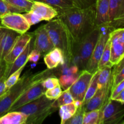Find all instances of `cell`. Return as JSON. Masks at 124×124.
Returning <instances> with one entry per match:
<instances>
[{"instance_id":"cell-1","label":"cell","mask_w":124,"mask_h":124,"mask_svg":"<svg viewBox=\"0 0 124 124\" xmlns=\"http://www.w3.org/2000/svg\"><path fill=\"white\" fill-rule=\"evenodd\" d=\"M95 6L87 8L74 7L58 13L57 18L67 27L75 46L79 43L97 27Z\"/></svg>"},{"instance_id":"cell-2","label":"cell","mask_w":124,"mask_h":124,"mask_svg":"<svg viewBox=\"0 0 124 124\" xmlns=\"http://www.w3.org/2000/svg\"><path fill=\"white\" fill-rule=\"evenodd\" d=\"M52 75L53 72L50 71V69L36 73H33L30 71H26L22 77L19 78L16 83L0 98V117L9 111L12 104L28 87Z\"/></svg>"},{"instance_id":"cell-3","label":"cell","mask_w":124,"mask_h":124,"mask_svg":"<svg viewBox=\"0 0 124 124\" xmlns=\"http://www.w3.org/2000/svg\"><path fill=\"white\" fill-rule=\"evenodd\" d=\"M44 25L54 47L59 48L62 52L65 61L71 64L75 44L65 24L57 18L49 21Z\"/></svg>"},{"instance_id":"cell-4","label":"cell","mask_w":124,"mask_h":124,"mask_svg":"<svg viewBox=\"0 0 124 124\" xmlns=\"http://www.w3.org/2000/svg\"><path fill=\"white\" fill-rule=\"evenodd\" d=\"M54 100L48 99L43 94L14 111L24 113L27 116L25 124H40L57 110L58 108L53 105Z\"/></svg>"},{"instance_id":"cell-5","label":"cell","mask_w":124,"mask_h":124,"mask_svg":"<svg viewBox=\"0 0 124 124\" xmlns=\"http://www.w3.org/2000/svg\"><path fill=\"white\" fill-rule=\"evenodd\" d=\"M101 31V27H96L83 40L74 47L71 64L77 67L80 71L85 69L99 38Z\"/></svg>"},{"instance_id":"cell-6","label":"cell","mask_w":124,"mask_h":124,"mask_svg":"<svg viewBox=\"0 0 124 124\" xmlns=\"http://www.w3.org/2000/svg\"><path fill=\"white\" fill-rule=\"evenodd\" d=\"M124 116V104L110 99L100 110L99 124H120Z\"/></svg>"},{"instance_id":"cell-7","label":"cell","mask_w":124,"mask_h":124,"mask_svg":"<svg viewBox=\"0 0 124 124\" xmlns=\"http://www.w3.org/2000/svg\"><path fill=\"white\" fill-rule=\"evenodd\" d=\"M114 29H115L108 24L101 26L100 35L85 70L93 74L98 70V63L101 58L107 41L109 38L110 31Z\"/></svg>"},{"instance_id":"cell-8","label":"cell","mask_w":124,"mask_h":124,"mask_svg":"<svg viewBox=\"0 0 124 124\" xmlns=\"http://www.w3.org/2000/svg\"><path fill=\"white\" fill-rule=\"evenodd\" d=\"M2 27L14 30L21 35L25 33L30 28L24 16L20 13H9L0 17Z\"/></svg>"},{"instance_id":"cell-9","label":"cell","mask_w":124,"mask_h":124,"mask_svg":"<svg viewBox=\"0 0 124 124\" xmlns=\"http://www.w3.org/2000/svg\"><path fill=\"white\" fill-rule=\"evenodd\" d=\"M93 75V73L87 70H82L76 81L69 87L75 101L82 102Z\"/></svg>"},{"instance_id":"cell-10","label":"cell","mask_w":124,"mask_h":124,"mask_svg":"<svg viewBox=\"0 0 124 124\" xmlns=\"http://www.w3.org/2000/svg\"><path fill=\"white\" fill-rule=\"evenodd\" d=\"M42 80L38 81L28 87L12 104L8 111H14L17 108L27 104L44 94L46 90L42 85Z\"/></svg>"},{"instance_id":"cell-11","label":"cell","mask_w":124,"mask_h":124,"mask_svg":"<svg viewBox=\"0 0 124 124\" xmlns=\"http://www.w3.org/2000/svg\"><path fill=\"white\" fill-rule=\"evenodd\" d=\"M33 36V49L38 51L41 54L45 55L54 48L44 25L34 31Z\"/></svg>"},{"instance_id":"cell-12","label":"cell","mask_w":124,"mask_h":124,"mask_svg":"<svg viewBox=\"0 0 124 124\" xmlns=\"http://www.w3.org/2000/svg\"><path fill=\"white\" fill-rule=\"evenodd\" d=\"M32 36L33 33H25L23 35H21L10 52L4 58L3 61L4 62L6 66L11 65L15 59L23 52L27 45L31 40Z\"/></svg>"},{"instance_id":"cell-13","label":"cell","mask_w":124,"mask_h":124,"mask_svg":"<svg viewBox=\"0 0 124 124\" xmlns=\"http://www.w3.org/2000/svg\"><path fill=\"white\" fill-rule=\"evenodd\" d=\"M33 39L34 36L33 33V36L31 40L27 45L23 52L15 59L14 61L11 65H8V66L6 65L4 74V76L6 79L8 76L19 70V69L24 67L26 63L28 62V56H29V53L31 52V50L33 49Z\"/></svg>"},{"instance_id":"cell-14","label":"cell","mask_w":124,"mask_h":124,"mask_svg":"<svg viewBox=\"0 0 124 124\" xmlns=\"http://www.w3.org/2000/svg\"><path fill=\"white\" fill-rule=\"evenodd\" d=\"M30 11L36 13L42 21L52 20L58 16V12L55 8L49 5L39 1H34Z\"/></svg>"},{"instance_id":"cell-15","label":"cell","mask_w":124,"mask_h":124,"mask_svg":"<svg viewBox=\"0 0 124 124\" xmlns=\"http://www.w3.org/2000/svg\"><path fill=\"white\" fill-rule=\"evenodd\" d=\"M21 34L14 30L6 29L2 38L1 44V52H0V59L3 61L4 58L10 52L11 48L15 44Z\"/></svg>"},{"instance_id":"cell-16","label":"cell","mask_w":124,"mask_h":124,"mask_svg":"<svg viewBox=\"0 0 124 124\" xmlns=\"http://www.w3.org/2000/svg\"><path fill=\"white\" fill-rule=\"evenodd\" d=\"M110 0H97L95 6L96 24L101 27L108 24V9Z\"/></svg>"},{"instance_id":"cell-17","label":"cell","mask_w":124,"mask_h":124,"mask_svg":"<svg viewBox=\"0 0 124 124\" xmlns=\"http://www.w3.org/2000/svg\"><path fill=\"white\" fill-rule=\"evenodd\" d=\"M44 61L47 69L50 70L56 68L59 64L63 65L65 63L62 52L56 47H54L45 54Z\"/></svg>"},{"instance_id":"cell-18","label":"cell","mask_w":124,"mask_h":124,"mask_svg":"<svg viewBox=\"0 0 124 124\" xmlns=\"http://www.w3.org/2000/svg\"><path fill=\"white\" fill-rule=\"evenodd\" d=\"M27 116L18 111H8L0 117V124H25Z\"/></svg>"},{"instance_id":"cell-19","label":"cell","mask_w":124,"mask_h":124,"mask_svg":"<svg viewBox=\"0 0 124 124\" xmlns=\"http://www.w3.org/2000/svg\"><path fill=\"white\" fill-rule=\"evenodd\" d=\"M111 41V40H110ZM124 44L111 41V53L110 62L112 65L118 64L124 59Z\"/></svg>"},{"instance_id":"cell-20","label":"cell","mask_w":124,"mask_h":124,"mask_svg":"<svg viewBox=\"0 0 124 124\" xmlns=\"http://www.w3.org/2000/svg\"><path fill=\"white\" fill-rule=\"evenodd\" d=\"M113 67L111 65H107L99 69L98 78V88L105 87L113 79Z\"/></svg>"},{"instance_id":"cell-21","label":"cell","mask_w":124,"mask_h":124,"mask_svg":"<svg viewBox=\"0 0 124 124\" xmlns=\"http://www.w3.org/2000/svg\"><path fill=\"white\" fill-rule=\"evenodd\" d=\"M39 1L52 6L57 10L58 13L75 7L71 0H33Z\"/></svg>"},{"instance_id":"cell-22","label":"cell","mask_w":124,"mask_h":124,"mask_svg":"<svg viewBox=\"0 0 124 124\" xmlns=\"http://www.w3.org/2000/svg\"><path fill=\"white\" fill-rule=\"evenodd\" d=\"M59 116L61 117V124H64L70 118L77 110L78 107L75 102L65 104L59 107Z\"/></svg>"},{"instance_id":"cell-23","label":"cell","mask_w":124,"mask_h":124,"mask_svg":"<svg viewBox=\"0 0 124 124\" xmlns=\"http://www.w3.org/2000/svg\"><path fill=\"white\" fill-rule=\"evenodd\" d=\"M98 74H99V70H98L95 73H93V77L91 79L90 83L88 85V87L87 88V90L86 92L84 98V100L81 105H84L96 92L97 90H98Z\"/></svg>"},{"instance_id":"cell-24","label":"cell","mask_w":124,"mask_h":124,"mask_svg":"<svg viewBox=\"0 0 124 124\" xmlns=\"http://www.w3.org/2000/svg\"><path fill=\"white\" fill-rule=\"evenodd\" d=\"M114 69L112 70L113 87H115L118 84L124 80V59L118 64L113 65Z\"/></svg>"},{"instance_id":"cell-25","label":"cell","mask_w":124,"mask_h":124,"mask_svg":"<svg viewBox=\"0 0 124 124\" xmlns=\"http://www.w3.org/2000/svg\"><path fill=\"white\" fill-rule=\"evenodd\" d=\"M110 53H111V41H110V39L109 38L108 41H107L105 48L103 51L102 54L101 58L99 63H98V70L102 69L105 65H111L110 62Z\"/></svg>"},{"instance_id":"cell-26","label":"cell","mask_w":124,"mask_h":124,"mask_svg":"<svg viewBox=\"0 0 124 124\" xmlns=\"http://www.w3.org/2000/svg\"><path fill=\"white\" fill-rule=\"evenodd\" d=\"M74 101H75L73 98L72 94L69 90V88H67L64 92L62 91L61 95L54 100L53 105L56 107L59 108L61 105L70 104V103L73 102Z\"/></svg>"},{"instance_id":"cell-27","label":"cell","mask_w":124,"mask_h":124,"mask_svg":"<svg viewBox=\"0 0 124 124\" xmlns=\"http://www.w3.org/2000/svg\"><path fill=\"white\" fill-rule=\"evenodd\" d=\"M100 110H94L85 112L82 124H99Z\"/></svg>"},{"instance_id":"cell-28","label":"cell","mask_w":124,"mask_h":124,"mask_svg":"<svg viewBox=\"0 0 124 124\" xmlns=\"http://www.w3.org/2000/svg\"><path fill=\"white\" fill-rule=\"evenodd\" d=\"M16 8H19L24 12H29L31 10L34 1L33 0H4Z\"/></svg>"},{"instance_id":"cell-29","label":"cell","mask_w":124,"mask_h":124,"mask_svg":"<svg viewBox=\"0 0 124 124\" xmlns=\"http://www.w3.org/2000/svg\"><path fill=\"white\" fill-rule=\"evenodd\" d=\"M84 109L83 105L78 107L75 113L65 122V124H82L83 117L84 115Z\"/></svg>"},{"instance_id":"cell-30","label":"cell","mask_w":124,"mask_h":124,"mask_svg":"<svg viewBox=\"0 0 124 124\" xmlns=\"http://www.w3.org/2000/svg\"><path fill=\"white\" fill-rule=\"evenodd\" d=\"M9 13H24L19 8H16L4 0H0V15L1 16Z\"/></svg>"},{"instance_id":"cell-31","label":"cell","mask_w":124,"mask_h":124,"mask_svg":"<svg viewBox=\"0 0 124 124\" xmlns=\"http://www.w3.org/2000/svg\"><path fill=\"white\" fill-rule=\"evenodd\" d=\"M119 13V4L117 0L109 1L108 24L117 19Z\"/></svg>"},{"instance_id":"cell-32","label":"cell","mask_w":124,"mask_h":124,"mask_svg":"<svg viewBox=\"0 0 124 124\" xmlns=\"http://www.w3.org/2000/svg\"><path fill=\"white\" fill-rule=\"evenodd\" d=\"M24 67H22L19 69V70L16 71L12 75H10L7 78V79L5 81V84H6V87L7 90H8L10 88L12 87L13 85L15 84L18 81V79L20 78V75L21 74L22 71H23Z\"/></svg>"},{"instance_id":"cell-33","label":"cell","mask_w":124,"mask_h":124,"mask_svg":"<svg viewBox=\"0 0 124 124\" xmlns=\"http://www.w3.org/2000/svg\"><path fill=\"white\" fill-rule=\"evenodd\" d=\"M62 92V90L61 87V85L59 84L54 88L46 90L45 91L44 95L50 99H56L61 95Z\"/></svg>"},{"instance_id":"cell-34","label":"cell","mask_w":124,"mask_h":124,"mask_svg":"<svg viewBox=\"0 0 124 124\" xmlns=\"http://www.w3.org/2000/svg\"><path fill=\"white\" fill-rule=\"evenodd\" d=\"M22 14L24 16L25 20L27 21V22L29 23L30 26L34 25V24H37V23L42 21V19L39 16H38L36 13L31 12V11L24 12V13H22Z\"/></svg>"},{"instance_id":"cell-35","label":"cell","mask_w":124,"mask_h":124,"mask_svg":"<svg viewBox=\"0 0 124 124\" xmlns=\"http://www.w3.org/2000/svg\"><path fill=\"white\" fill-rule=\"evenodd\" d=\"M75 7L87 8L96 5L97 0H71Z\"/></svg>"},{"instance_id":"cell-36","label":"cell","mask_w":124,"mask_h":124,"mask_svg":"<svg viewBox=\"0 0 124 124\" xmlns=\"http://www.w3.org/2000/svg\"><path fill=\"white\" fill-rule=\"evenodd\" d=\"M42 84L45 90L51 89L59 84V81L58 78L54 76H49L42 80Z\"/></svg>"},{"instance_id":"cell-37","label":"cell","mask_w":124,"mask_h":124,"mask_svg":"<svg viewBox=\"0 0 124 124\" xmlns=\"http://www.w3.org/2000/svg\"><path fill=\"white\" fill-rule=\"evenodd\" d=\"M78 76L74 74L72 75H63L59 79V84H61L63 87H65V85L67 86V88L71 85L73 83L76 81Z\"/></svg>"},{"instance_id":"cell-38","label":"cell","mask_w":124,"mask_h":124,"mask_svg":"<svg viewBox=\"0 0 124 124\" xmlns=\"http://www.w3.org/2000/svg\"><path fill=\"white\" fill-rule=\"evenodd\" d=\"M124 88V80L122 81V82H120L119 84L117 85L116 86H115V87L111 89V94H110V98L112 100H114L115 98L122 92Z\"/></svg>"},{"instance_id":"cell-39","label":"cell","mask_w":124,"mask_h":124,"mask_svg":"<svg viewBox=\"0 0 124 124\" xmlns=\"http://www.w3.org/2000/svg\"><path fill=\"white\" fill-rule=\"evenodd\" d=\"M41 55V53L38 50L35 49L31 50V51L29 53V56H28V61L33 63L37 62L39 59Z\"/></svg>"},{"instance_id":"cell-40","label":"cell","mask_w":124,"mask_h":124,"mask_svg":"<svg viewBox=\"0 0 124 124\" xmlns=\"http://www.w3.org/2000/svg\"><path fill=\"white\" fill-rule=\"evenodd\" d=\"M4 70L0 74V98L7 91L6 84H5V81L6 79V78L5 77L4 74Z\"/></svg>"},{"instance_id":"cell-41","label":"cell","mask_w":124,"mask_h":124,"mask_svg":"<svg viewBox=\"0 0 124 124\" xmlns=\"http://www.w3.org/2000/svg\"><path fill=\"white\" fill-rule=\"evenodd\" d=\"M114 100L117 101L121 102V104H124V90L119 93V94H118V95L116 97V98H115Z\"/></svg>"},{"instance_id":"cell-42","label":"cell","mask_w":124,"mask_h":124,"mask_svg":"<svg viewBox=\"0 0 124 124\" xmlns=\"http://www.w3.org/2000/svg\"><path fill=\"white\" fill-rule=\"evenodd\" d=\"M5 30H6V28L2 27L0 29V52H1V40H2V38L3 36Z\"/></svg>"},{"instance_id":"cell-43","label":"cell","mask_w":124,"mask_h":124,"mask_svg":"<svg viewBox=\"0 0 124 124\" xmlns=\"http://www.w3.org/2000/svg\"><path fill=\"white\" fill-rule=\"evenodd\" d=\"M5 68H6V64H5L4 62L0 59V74L4 70Z\"/></svg>"},{"instance_id":"cell-44","label":"cell","mask_w":124,"mask_h":124,"mask_svg":"<svg viewBox=\"0 0 124 124\" xmlns=\"http://www.w3.org/2000/svg\"><path fill=\"white\" fill-rule=\"evenodd\" d=\"M1 27H1V26H0V29H1Z\"/></svg>"},{"instance_id":"cell-45","label":"cell","mask_w":124,"mask_h":124,"mask_svg":"<svg viewBox=\"0 0 124 124\" xmlns=\"http://www.w3.org/2000/svg\"><path fill=\"white\" fill-rule=\"evenodd\" d=\"M1 15H0V17H1Z\"/></svg>"}]
</instances>
